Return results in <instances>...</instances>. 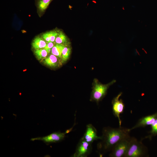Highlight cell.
Here are the masks:
<instances>
[{
  "mask_svg": "<svg viewBox=\"0 0 157 157\" xmlns=\"http://www.w3.org/2000/svg\"><path fill=\"white\" fill-rule=\"evenodd\" d=\"M92 144L81 139L76 147L75 152L73 155L74 157H85L90 154L92 147Z\"/></svg>",
  "mask_w": 157,
  "mask_h": 157,
  "instance_id": "obj_6",
  "label": "cell"
},
{
  "mask_svg": "<svg viewBox=\"0 0 157 157\" xmlns=\"http://www.w3.org/2000/svg\"><path fill=\"white\" fill-rule=\"evenodd\" d=\"M116 82L113 80L106 84H104L99 82L97 79H95L91 95V100L97 103L101 100L106 95L109 87Z\"/></svg>",
  "mask_w": 157,
  "mask_h": 157,
  "instance_id": "obj_3",
  "label": "cell"
},
{
  "mask_svg": "<svg viewBox=\"0 0 157 157\" xmlns=\"http://www.w3.org/2000/svg\"><path fill=\"white\" fill-rule=\"evenodd\" d=\"M122 94V93L120 92L112 101L113 113L115 116L118 119L119 126H121L122 124L120 115L123 112L124 108V104L123 100L119 99Z\"/></svg>",
  "mask_w": 157,
  "mask_h": 157,
  "instance_id": "obj_7",
  "label": "cell"
},
{
  "mask_svg": "<svg viewBox=\"0 0 157 157\" xmlns=\"http://www.w3.org/2000/svg\"><path fill=\"white\" fill-rule=\"evenodd\" d=\"M34 53L38 60L43 59L46 58L47 55V52L44 49H35Z\"/></svg>",
  "mask_w": 157,
  "mask_h": 157,
  "instance_id": "obj_15",
  "label": "cell"
},
{
  "mask_svg": "<svg viewBox=\"0 0 157 157\" xmlns=\"http://www.w3.org/2000/svg\"><path fill=\"white\" fill-rule=\"evenodd\" d=\"M65 47L62 44H57L54 46L51 49L52 54L61 58L62 51Z\"/></svg>",
  "mask_w": 157,
  "mask_h": 157,
  "instance_id": "obj_14",
  "label": "cell"
},
{
  "mask_svg": "<svg viewBox=\"0 0 157 157\" xmlns=\"http://www.w3.org/2000/svg\"><path fill=\"white\" fill-rule=\"evenodd\" d=\"M58 35L56 31H51L43 33L42 36L43 39L46 41L49 42H53L55 41Z\"/></svg>",
  "mask_w": 157,
  "mask_h": 157,
  "instance_id": "obj_11",
  "label": "cell"
},
{
  "mask_svg": "<svg viewBox=\"0 0 157 157\" xmlns=\"http://www.w3.org/2000/svg\"><path fill=\"white\" fill-rule=\"evenodd\" d=\"M55 41L56 44H62L67 42V38L64 33L60 32L59 33H58Z\"/></svg>",
  "mask_w": 157,
  "mask_h": 157,
  "instance_id": "obj_17",
  "label": "cell"
},
{
  "mask_svg": "<svg viewBox=\"0 0 157 157\" xmlns=\"http://www.w3.org/2000/svg\"><path fill=\"white\" fill-rule=\"evenodd\" d=\"M53 46V42H50L47 44L44 48L47 51L48 53H49L51 50V49Z\"/></svg>",
  "mask_w": 157,
  "mask_h": 157,
  "instance_id": "obj_19",
  "label": "cell"
},
{
  "mask_svg": "<svg viewBox=\"0 0 157 157\" xmlns=\"http://www.w3.org/2000/svg\"><path fill=\"white\" fill-rule=\"evenodd\" d=\"M71 49L67 47H65L62 52V60L63 62L66 61L69 58L71 53Z\"/></svg>",
  "mask_w": 157,
  "mask_h": 157,
  "instance_id": "obj_16",
  "label": "cell"
},
{
  "mask_svg": "<svg viewBox=\"0 0 157 157\" xmlns=\"http://www.w3.org/2000/svg\"><path fill=\"white\" fill-rule=\"evenodd\" d=\"M131 137L123 139L117 143L113 148L109 156L124 157L128 149Z\"/></svg>",
  "mask_w": 157,
  "mask_h": 157,
  "instance_id": "obj_4",
  "label": "cell"
},
{
  "mask_svg": "<svg viewBox=\"0 0 157 157\" xmlns=\"http://www.w3.org/2000/svg\"><path fill=\"white\" fill-rule=\"evenodd\" d=\"M157 118V112L153 114L144 117L140 119L134 126L129 129V130L131 131L139 127L151 125Z\"/></svg>",
  "mask_w": 157,
  "mask_h": 157,
  "instance_id": "obj_9",
  "label": "cell"
},
{
  "mask_svg": "<svg viewBox=\"0 0 157 157\" xmlns=\"http://www.w3.org/2000/svg\"><path fill=\"white\" fill-rule=\"evenodd\" d=\"M44 40L39 37L35 38L32 43V46L35 49L44 48L46 45Z\"/></svg>",
  "mask_w": 157,
  "mask_h": 157,
  "instance_id": "obj_12",
  "label": "cell"
},
{
  "mask_svg": "<svg viewBox=\"0 0 157 157\" xmlns=\"http://www.w3.org/2000/svg\"><path fill=\"white\" fill-rule=\"evenodd\" d=\"M71 131V129L67 130L65 132H55L45 136L32 138L31 140L32 141L41 140L47 144L58 142L63 140L65 137L66 134Z\"/></svg>",
  "mask_w": 157,
  "mask_h": 157,
  "instance_id": "obj_5",
  "label": "cell"
},
{
  "mask_svg": "<svg viewBox=\"0 0 157 157\" xmlns=\"http://www.w3.org/2000/svg\"><path fill=\"white\" fill-rule=\"evenodd\" d=\"M147 154V149L142 142L134 137H131L124 157H144Z\"/></svg>",
  "mask_w": 157,
  "mask_h": 157,
  "instance_id": "obj_2",
  "label": "cell"
},
{
  "mask_svg": "<svg viewBox=\"0 0 157 157\" xmlns=\"http://www.w3.org/2000/svg\"><path fill=\"white\" fill-rule=\"evenodd\" d=\"M86 142L92 144L95 140H101V136L97 135V131L94 127L91 124L87 125L85 133L82 138Z\"/></svg>",
  "mask_w": 157,
  "mask_h": 157,
  "instance_id": "obj_8",
  "label": "cell"
},
{
  "mask_svg": "<svg viewBox=\"0 0 157 157\" xmlns=\"http://www.w3.org/2000/svg\"><path fill=\"white\" fill-rule=\"evenodd\" d=\"M53 0H36V5L38 10L41 12L44 11Z\"/></svg>",
  "mask_w": 157,
  "mask_h": 157,
  "instance_id": "obj_10",
  "label": "cell"
},
{
  "mask_svg": "<svg viewBox=\"0 0 157 157\" xmlns=\"http://www.w3.org/2000/svg\"><path fill=\"white\" fill-rule=\"evenodd\" d=\"M58 61L56 56L52 54L45 59L44 63L47 66L53 67L57 65Z\"/></svg>",
  "mask_w": 157,
  "mask_h": 157,
  "instance_id": "obj_13",
  "label": "cell"
},
{
  "mask_svg": "<svg viewBox=\"0 0 157 157\" xmlns=\"http://www.w3.org/2000/svg\"><path fill=\"white\" fill-rule=\"evenodd\" d=\"M151 130L150 132L151 135H156L157 134V118L151 125Z\"/></svg>",
  "mask_w": 157,
  "mask_h": 157,
  "instance_id": "obj_18",
  "label": "cell"
},
{
  "mask_svg": "<svg viewBox=\"0 0 157 157\" xmlns=\"http://www.w3.org/2000/svg\"><path fill=\"white\" fill-rule=\"evenodd\" d=\"M129 129L119 126L118 128L109 127L104 128L102 131L101 142L99 148L104 152L111 151L114 146L120 141L130 137Z\"/></svg>",
  "mask_w": 157,
  "mask_h": 157,
  "instance_id": "obj_1",
  "label": "cell"
}]
</instances>
